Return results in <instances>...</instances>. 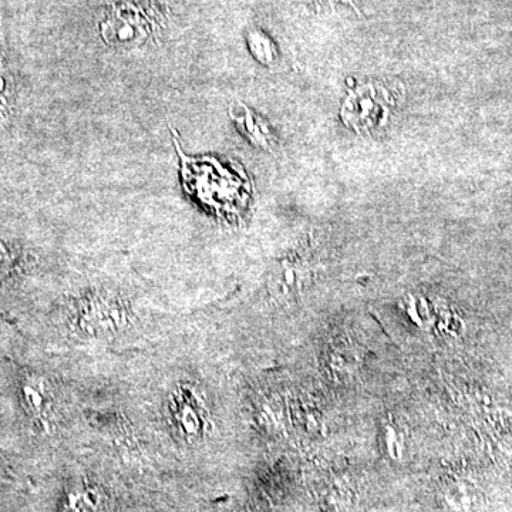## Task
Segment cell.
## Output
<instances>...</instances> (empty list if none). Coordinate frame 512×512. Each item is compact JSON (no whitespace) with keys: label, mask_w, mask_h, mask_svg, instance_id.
<instances>
[{"label":"cell","mask_w":512,"mask_h":512,"mask_svg":"<svg viewBox=\"0 0 512 512\" xmlns=\"http://www.w3.org/2000/svg\"><path fill=\"white\" fill-rule=\"evenodd\" d=\"M343 2H350V3H353V0H343Z\"/></svg>","instance_id":"cell-9"},{"label":"cell","mask_w":512,"mask_h":512,"mask_svg":"<svg viewBox=\"0 0 512 512\" xmlns=\"http://www.w3.org/2000/svg\"><path fill=\"white\" fill-rule=\"evenodd\" d=\"M76 323L89 336H107L121 332L128 323L126 306L111 296L92 295L77 306Z\"/></svg>","instance_id":"cell-3"},{"label":"cell","mask_w":512,"mask_h":512,"mask_svg":"<svg viewBox=\"0 0 512 512\" xmlns=\"http://www.w3.org/2000/svg\"><path fill=\"white\" fill-rule=\"evenodd\" d=\"M103 39L111 46L134 47L146 42L153 33V22L146 10L133 3L113 6L100 23Z\"/></svg>","instance_id":"cell-1"},{"label":"cell","mask_w":512,"mask_h":512,"mask_svg":"<svg viewBox=\"0 0 512 512\" xmlns=\"http://www.w3.org/2000/svg\"><path fill=\"white\" fill-rule=\"evenodd\" d=\"M60 512H103V500L96 488L76 485L64 494Z\"/></svg>","instance_id":"cell-6"},{"label":"cell","mask_w":512,"mask_h":512,"mask_svg":"<svg viewBox=\"0 0 512 512\" xmlns=\"http://www.w3.org/2000/svg\"><path fill=\"white\" fill-rule=\"evenodd\" d=\"M22 402L30 416L45 419L53 407V392L45 377L32 375L22 384Z\"/></svg>","instance_id":"cell-5"},{"label":"cell","mask_w":512,"mask_h":512,"mask_svg":"<svg viewBox=\"0 0 512 512\" xmlns=\"http://www.w3.org/2000/svg\"><path fill=\"white\" fill-rule=\"evenodd\" d=\"M13 80L8 66L0 59V119H6L13 107Z\"/></svg>","instance_id":"cell-7"},{"label":"cell","mask_w":512,"mask_h":512,"mask_svg":"<svg viewBox=\"0 0 512 512\" xmlns=\"http://www.w3.org/2000/svg\"><path fill=\"white\" fill-rule=\"evenodd\" d=\"M171 426L185 441L201 440L207 434L210 416L197 390L191 386H178L171 394L168 404Z\"/></svg>","instance_id":"cell-2"},{"label":"cell","mask_w":512,"mask_h":512,"mask_svg":"<svg viewBox=\"0 0 512 512\" xmlns=\"http://www.w3.org/2000/svg\"><path fill=\"white\" fill-rule=\"evenodd\" d=\"M383 90L366 86L350 94L343 106V120L356 130H372L382 126L389 113V101Z\"/></svg>","instance_id":"cell-4"},{"label":"cell","mask_w":512,"mask_h":512,"mask_svg":"<svg viewBox=\"0 0 512 512\" xmlns=\"http://www.w3.org/2000/svg\"><path fill=\"white\" fill-rule=\"evenodd\" d=\"M10 266H12V255L9 249L0 242V279L8 274Z\"/></svg>","instance_id":"cell-8"}]
</instances>
